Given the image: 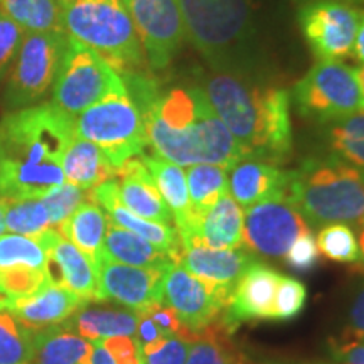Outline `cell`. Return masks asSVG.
I'll use <instances>...</instances> for the list:
<instances>
[{
    "label": "cell",
    "instance_id": "6da1fadb",
    "mask_svg": "<svg viewBox=\"0 0 364 364\" xmlns=\"http://www.w3.org/2000/svg\"><path fill=\"white\" fill-rule=\"evenodd\" d=\"M75 117L53 102L14 110L0 122V198L41 199L65 184L61 161Z\"/></svg>",
    "mask_w": 364,
    "mask_h": 364
},
{
    "label": "cell",
    "instance_id": "7a4b0ae2",
    "mask_svg": "<svg viewBox=\"0 0 364 364\" xmlns=\"http://www.w3.org/2000/svg\"><path fill=\"white\" fill-rule=\"evenodd\" d=\"M144 120L149 144L157 156L179 167L213 164L230 171L243 159L201 88L171 90L156 100Z\"/></svg>",
    "mask_w": 364,
    "mask_h": 364
},
{
    "label": "cell",
    "instance_id": "3957f363",
    "mask_svg": "<svg viewBox=\"0 0 364 364\" xmlns=\"http://www.w3.org/2000/svg\"><path fill=\"white\" fill-rule=\"evenodd\" d=\"M204 93L228 127L243 159L282 164L292 152L290 95L282 88L250 85L230 73H216Z\"/></svg>",
    "mask_w": 364,
    "mask_h": 364
},
{
    "label": "cell",
    "instance_id": "277c9868",
    "mask_svg": "<svg viewBox=\"0 0 364 364\" xmlns=\"http://www.w3.org/2000/svg\"><path fill=\"white\" fill-rule=\"evenodd\" d=\"M289 199L309 225L364 221V172L338 157L307 159L290 171Z\"/></svg>",
    "mask_w": 364,
    "mask_h": 364
},
{
    "label": "cell",
    "instance_id": "5b68a950",
    "mask_svg": "<svg viewBox=\"0 0 364 364\" xmlns=\"http://www.w3.org/2000/svg\"><path fill=\"white\" fill-rule=\"evenodd\" d=\"M63 31L98 53L117 73L139 68L144 48L122 0H63Z\"/></svg>",
    "mask_w": 364,
    "mask_h": 364
},
{
    "label": "cell",
    "instance_id": "8992f818",
    "mask_svg": "<svg viewBox=\"0 0 364 364\" xmlns=\"http://www.w3.org/2000/svg\"><path fill=\"white\" fill-rule=\"evenodd\" d=\"M80 139L98 145L115 169L149 145L145 120L127 88L108 93L75 118Z\"/></svg>",
    "mask_w": 364,
    "mask_h": 364
},
{
    "label": "cell",
    "instance_id": "52a82bcc",
    "mask_svg": "<svg viewBox=\"0 0 364 364\" xmlns=\"http://www.w3.org/2000/svg\"><path fill=\"white\" fill-rule=\"evenodd\" d=\"M186 34L215 68L247 39L252 0H179Z\"/></svg>",
    "mask_w": 364,
    "mask_h": 364
},
{
    "label": "cell",
    "instance_id": "ba28073f",
    "mask_svg": "<svg viewBox=\"0 0 364 364\" xmlns=\"http://www.w3.org/2000/svg\"><path fill=\"white\" fill-rule=\"evenodd\" d=\"M68 44L70 38L63 29L24 36L7 81L9 107H31L53 88Z\"/></svg>",
    "mask_w": 364,
    "mask_h": 364
},
{
    "label": "cell",
    "instance_id": "9c48e42d",
    "mask_svg": "<svg viewBox=\"0 0 364 364\" xmlns=\"http://www.w3.org/2000/svg\"><path fill=\"white\" fill-rule=\"evenodd\" d=\"M124 88L122 76L98 53L70 38L53 85V103L58 108L76 117L112 91Z\"/></svg>",
    "mask_w": 364,
    "mask_h": 364
},
{
    "label": "cell",
    "instance_id": "30bf717a",
    "mask_svg": "<svg viewBox=\"0 0 364 364\" xmlns=\"http://www.w3.org/2000/svg\"><path fill=\"white\" fill-rule=\"evenodd\" d=\"M294 100L299 113L318 122L341 120L364 110L356 70L339 61H318L295 85Z\"/></svg>",
    "mask_w": 364,
    "mask_h": 364
},
{
    "label": "cell",
    "instance_id": "8fae6325",
    "mask_svg": "<svg viewBox=\"0 0 364 364\" xmlns=\"http://www.w3.org/2000/svg\"><path fill=\"white\" fill-rule=\"evenodd\" d=\"M311 231L299 209L287 196H273L247 208L243 216V243L260 257H285L302 233Z\"/></svg>",
    "mask_w": 364,
    "mask_h": 364
},
{
    "label": "cell",
    "instance_id": "7c38bea8",
    "mask_svg": "<svg viewBox=\"0 0 364 364\" xmlns=\"http://www.w3.org/2000/svg\"><path fill=\"white\" fill-rule=\"evenodd\" d=\"M154 70L169 66L186 39L179 0H122Z\"/></svg>",
    "mask_w": 364,
    "mask_h": 364
},
{
    "label": "cell",
    "instance_id": "4fadbf2b",
    "mask_svg": "<svg viewBox=\"0 0 364 364\" xmlns=\"http://www.w3.org/2000/svg\"><path fill=\"white\" fill-rule=\"evenodd\" d=\"M299 22L321 61H338L353 53L359 26V12L354 7L334 0H318L300 9Z\"/></svg>",
    "mask_w": 364,
    "mask_h": 364
},
{
    "label": "cell",
    "instance_id": "5bb4252c",
    "mask_svg": "<svg viewBox=\"0 0 364 364\" xmlns=\"http://www.w3.org/2000/svg\"><path fill=\"white\" fill-rule=\"evenodd\" d=\"M98 302L113 300L132 311H144L162 304V282L166 268L130 267L108 258L103 252L97 258Z\"/></svg>",
    "mask_w": 364,
    "mask_h": 364
},
{
    "label": "cell",
    "instance_id": "9a60e30c",
    "mask_svg": "<svg viewBox=\"0 0 364 364\" xmlns=\"http://www.w3.org/2000/svg\"><path fill=\"white\" fill-rule=\"evenodd\" d=\"M255 262H257V257L248 248L216 250L199 241H191L182 248L177 265L198 277L208 287L209 292L228 306L235 285Z\"/></svg>",
    "mask_w": 364,
    "mask_h": 364
},
{
    "label": "cell",
    "instance_id": "2e32d148",
    "mask_svg": "<svg viewBox=\"0 0 364 364\" xmlns=\"http://www.w3.org/2000/svg\"><path fill=\"white\" fill-rule=\"evenodd\" d=\"M162 306L174 309L182 324L193 332L220 321L226 309L198 277L177 263H171L164 273Z\"/></svg>",
    "mask_w": 364,
    "mask_h": 364
},
{
    "label": "cell",
    "instance_id": "e0dca14e",
    "mask_svg": "<svg viewBox=\"0 0 364 364\" xmlns=\"http://www.w3.org/2000/svg\"><path fill=\"white\" fill-rule=\"evenodd\" d=\"M36 240L48 257L46 275L49 284L70 290L86 304L98 300L97 267L83 252L63 238L54 228H49Z\"/></svg>",
    "mask_w": 364,
    "mask_h": 364
},
{
    "label": "cell",
    "instance_id": "ac0fdd59",
    "mask_svg": "<svg viewBox=\"0 0 364 364\" xmlns=\"http://www.w3.org/2000/svg\"><path fill=\"white\" fill-rule=\"evenodd\" d=\"M280 277L265 263H252L235 285L221 316L226 329L233 332L236 326L250 321H273V300Z\"/></svg>",
    "mask_w": 364,
    "mask_h": 364
},
{
    "label": "cell",
    "instance_id": "d6986e66",
    "mask_svg": "<svg viewBox=\"0 0 364 364\" xmlns=\"http://www.w3.org/2000/svg\"><path fill=\"white\" fill-rule=\"evenodd\" d=\"M88 199L91 203L102 206L108 213V221L110 225L124 228L127 231H132L140 238L147 240L154 247L161 252L169 255V258L174 263H179L182 247L179 233L174 226L161 225V223L144 220V218L134 215L130 209H127L120 201V193H118L117 181H105L97 188L90 189Z\"/></svg>",
    "mask_w": 364,
    "mask_h": 364
},
{
    "label": "cell",
    "instance_id": "ffe728a7",
    "mask_svg": "<svg viewBox=\"0 0 364 364\" xmlns=\"http://www.w3.org/2000/svg\"><path fill=\"white\" fill-rule=\"evenodd\" d=\"M27 329L38 332L63 324L86 306L85 300L63 287L48 284L29 297L7 299L4 304Z\"/></svg>",
    "mask_w": 364,
    "mask_h": 364
},
{
    "label": "cell",
    "instance_id": "44dd1931",
    "mask_svg": "<svg viewBox=\"0 0 364 364\" xmlns=\"http://www.w3.org/2000/svg\"><path fill=\"white\" fill-rule=\"evenodd\" d=\"M118 177V193L120 201L127 209L144 220L161 223V225H174L172 213L164 203L156 182L142 159L132 157L122 164L115 172ZM176 228V225H174Z\"/></svg>",
    "mask_w": 364,
    "mask_h": 364
},
{
    "label": "cell",
    "instance_id": "7402d4cb",
    "mask_svg": "<svg viewBox=\"0 0 364 364\" xmlns=\"http://www.w3.org/2000/svg\"><path fill=\"white\" fill-rule=\"evenodd\" d=\"M290 171L258 159H241L230 169L228 193L240 206L250 208L273 196L289 198Z\"/></svg>",
    "mask_w": 364,
    "mask_h": 364
},
{
    "label": "cell",
    "instance_id": "603a6c76",
    "mask_svg": "<svg viewBox=\"0 0 364 364\" xmlns=\"http://www.w3.org/2000/svg\"><path fill=\"white\" fill-rule=\"evenodd\" d=\"M191 241H199L216 250L243 247V211L230 193L221 196L215 206L191 226L181 247L184 248Z\"/></svg>",
    "mask_w": 364,
    "mask_h": 364
},
{
    "label": "cell",
    "instance_id": "cb8c5ba5",
    "mask_svg": "<svg viewBox=\"0 0 364 364\" xmlns=\"http://www.w3.org/2000/svg\"><path fill=\"white\" fill-rule=\"evenodd\" d=\"M140 156H142L140 159H142L154 182H156L157 191L161 193L164 203L167 204V208L172 213L179 238H184L191 228V220H193L186 172L182 171V167L159 157L157 154H152V156L140 154Z\"/></svg>",
    "mask_w": 364,
    "mask_h": 364
},
{
    "label": "cell",
    "instance_id": "d4e9b609",
    "mask_svg": "<svg viewBox=\"0 0 364 364\" xmlns=\"http://www.w3.org/2000/svg\"><path fill=\"white\" fill-rule=\"evenodd\" d=\"M63 174L70 184L81 189H93L115 177L117 169L108 162L102 149L90 140L75 136L61 161Z\"/></svg>",
    "mask_w": 364,
    "mask_h": 364
},
{
    "label": "cell",
    "instance_id": "484cf974",
    "mask_svg": "<svg viewBox=\"0 0 364 364\" xmlns=\"http://www.w3.org/2000/svg\"><path fill=\"white\" fill-rule=\"evenodd\" d=\"M93 344L66 324H58L34 334V358L31 364H85Z\"/></svg>",
    "mask_w": 364,
    "mask_h": 364
},
{
    "label": "cell",
    "instance_id": "4316f807",
    "mask_svg": "<svg viewBox=\"0 0 364 364\" xmlns=\"http://www.w3.org/2000/svg\"><path fill=\"white\" fill-rule=\"evenodd\" d=\"M56 230L63 238L71 241L80 252H83L91 262L97 263V258L103 250L108 218L98 204L85 201Z\"/></svg>",
    "mask_w": 364,
    "mask_h": 364
},
{
    "label": "cell",
    "instance_id": "83f0119b",
    "mask_svg": "<svg viewBox=\"0 0 364 364\" xmlns=\"http://www.w3.org/2000/svg\"><path fill=\"white\" fill-rule=\"evenodd\" d=\"M102 252L112 260L130 267L166 268L171 263H174L169 258V255L161 252L147 240L115 225L108 226Z\"/></svg>",
    "mask_w": 364,
    "mask_h": 364
},
{
    "label": "cell",
    "instance_id": "f1b7e54d",
    "mask_svg": "<svg viewBox=\"0 0 364 364\" xmlns=\"http://www.w3.org/2000/svg\"><path fill=\"white\" fill-rule=\"evenodd\" d=\"M70 326L91 343L117 336H136L139 312L122 309H81L73 316Z\"/></svg>",
    "mask_w": 364,
    "mask_h": 364
},
{
    "label": "cell",
    "instance_id": "f546056e",
    "mask_svg": "<svg viewBox=\"0 0 364 364\" xmlns=\"http://www.w3.org/2000/svg\"><path fill=\"white\" fill-rule=\"evenodd\" d=\"M186 181H188L191 216H193L191 226H193L215 206L221 196L228 193V169L223 166H213V164H198V166H191L186 172ZM184 238H181V241Z\"/></svg>",
    "mask_w": 364,
    "mask_h": 364
},
{
    "label": "cell",
    "instance_id": "4dcf8cb0",
    "mask_svg": "<svg viewBox=\"0 0 364 364\" xmlns=\"http://www.w3.org/2000/svg\"><path fill=\"white\" fill-rule=\"evenodd\" d=\"M0 14L27 34L63 29V0H0Z\"/></svg>",
    "mask_w": 364,
    "mask_h": 364
},
{
    "label": "cell",
    "instance_id": "1f68e13d",
    "mask_svg": "<svg viewBox=\"0 0 364 364\" xmlns=\"http://www.w3.org/2000/svg\"><path fill=\"white\" fill-rule=\"evenodd\" d=\"M230 334L221 318L196 332L186 364H238L241 354L235 351Z\"/></svg>",
    "mask_w": 364,
    "mask_h": 364
},
{
    "label": "cell",
    "instance_id": "d6a6232c",
    "mask_svg": "<svg viewBox=\"0 0 364 364\" xmlns=\"http://www.w3.org/2000/svg\"><path fill=\"white\" fill-rule=\"evenodd\" d=\"M34 331L27 329L0 304V364H31L34 358Z\"/></svg>",
    "mask_w": 364,
    "mask_h": 364
},
{
    "label": "cell",
    "instance_id": "836d02e7",
    "mask_svg": "<svg viewBox=\"0 0 364 364\" xmlns=\"http://www.w3.org/2000/svg\"><path fill=\"white\" fill-rule=\"evenodd\" d=\"M329 144L334 157L364 172V110L336 120Z\"/></svg>",
    "mask_w": 364,
    "mask_h": 364
},
{
    "label": "cell",
    "instance_id": "e575fe53",
    "mask_svg": "<svg viewBox=\"0 0 364 364\" xmlns=\"http://www.w3.org/2000/svg\"><path fill=\"white\" fill-rule=\"evenodd\" d=\"M6 228L14 235L39 238L51 228L49 213L41 199H4Z\"/></svg>",
    "mask_w": 364,
    "mask_h": 364
},
{
    "label": "cell",
    "instance_id": "d590c367",
    "mask_svg": "<svg viewBox=\"0 0 364 364\" xmlns=\"http://www.w3.org/2000/svg\"><path fill=\"white\" fill-rule=\"evenodd\" d=\"M46 260L48 257L38 240L14 233L0 236V270L12 267L46 270Z\"/></svg>",
    "mask_w": 364,
    "mask_h": 364
},
{
    "label": "cell",
    "instance_id": "8d00e7d4",
    "mask_svg": "<svg viewBox=\"0 0 364 364\" xmlns=\"http://www.w3.org/2000/svg\"><path fill=\"white\" fill-rule=\"evenodd\" d=\"M316 243L318 252L332 262L354 263L361 258L354 230L346 223H332V225L322 226Z\"/></svg>",
    "mask_w": 364,
    "mask_h": 364
},
{
    "label": "cell",
    "instance_id": "74e56055",
    "mask_svg": "<svg viewBox=\"0 0 364 364\" xmlns=\"http://www.w3.org/2000/svg\"><path fill=\"white\" fill-rule=\"evenodd\" d=\"M46 270H34L27 267H12L0 270V289L9 299L29 297L48 285Z\"/></svg>",
    "mask_w": 364,
    "mask_h": 364
},
{
    "label": "cell",
    "instance_id": "f35d334b",
    "mask_svg": "<svg viewBox=\"0 0 364 364\" xmlns=\"http://www.w3.org/2000/svg\"><path fill=\"white\" fill-rule=\"evenodd\" d=\"M86 198H88L86 189H81L78 186L68 182V184H61L49 191L48 194L41 198V201L48 209L51 226L58 228L86 201Z\"/></svg>",
    "mask_w": 364,
    "mask_h": 364
},
{
    "label": "cell",
    "instance_id": "ab89813d",
    "mask_svg": "<svg viewBox=\"0 0 364 364\" xmlns=\"http://www.w3.org/2000/svg\"><path fill=\"white\" fill-rule=\"evenodd\" d=\"M307 300V289L292 277H280L273 300V321H290L302 312Z\"/></svg>",
    "mask_w": 364,
    "mask_h": 364
},
{
    "label": "cell",
    "instance_id": "60d3db41",
    "mask_svg": "<svg viewBox=\"0 0 364 364\" xmlns=\"http://www.w3.org/2000/svg\"><path fill=\"white\" fill-rule=\"evenodd\" d=\"M193 341L172 336L145 346L142 348L144 364H186Z\"/></svg>",
    "mask_w": 364,
    "mask_h": 364
},
{
    "label": "cell",
    "instance_id": "b9f144b4",
    "mask_svg": "<svg viewBox=\"0 0 364 364\" xmlns=\"http://www.w3.org/2000/svg\"><path fill=\"white\" fill-rule=\"evenodd\" d=\"M318 248L312 231L302 233L285 253V263L295 272H309L317 265Z\"/></svg>",
    "mask_w": 364,
    "mask_h": 364
},
{
    "label": "cell",
    "instance_id": "7bdbcfd3",
    "mask_svg": "<svg viewBox=\"0 0 364 364\" xmlns=\"http://www.w3.org/2000/svg\"><path fill=\"white\" fill-rule=\"evenodd\" d=\"M24 31L16 22L0 14V78L6 75L9 66H12L14 59L19 53Z\"/></svg>",
    "mask_w": 364,
    "mask_h": 364
},
{
    "label": "cell",
    "instance_id": "ee69618b",
    "mask_svg": "<svg viewBox=\"0 0 364 364\" xmlns=\"http://www.w3.org/2000/svg\"><path fill=\"white\" fill-rule=\"evenodd\" d=\"M147 316L156 322V326L159 327V331L162 332L164 338H172V336H179V338L184 339H194L196 332L189 331L188 327L181 322V318L177 317V314L174 312V309L162 306V304H154L144 311Z\"/></svg>",
    "mask_w": 364,
    "mask_h": 364
},
{
    "label": "cell",
    "instance_id": "f6af8a7d",
    "mask_svg": "<svg viewBox=\"0 0 364 364\" xmlns=\"http://www.w3.org/2000/svg\"><path fill=\"white\" fill-rule=\"evenodd\" d=\"M105 346L117 364H144V354L140 346L135 339L127 338V336H117V338L103 339Z\"/></svg>",
    "mask_w": 364,
    "mask_h": 364
},
{
    "label": "cell",
    "instance_id": "bcb514c9",
    "mask_svg": "<svg viewBox=\"0 0 364 364\" xmlns=\"http://www.w3.org/2000/svg\"><path fill=\"white\" fill-rule=\"evenodd\" d=\"M331 354L339 364H364V343L341 336V339L331 341Z\"/></svg>",
    "mask_w": 364,
    "mask_h": 364
},
{
    "label": "cell",
    "instance_id": "7dc6e473",
    "mask_svg": "<svg viewBox=\"0 0 364 364\" xmlns=\"http://www.w3.org/2000/svg\"><path fill=\"white\" fill-rule=\"evenodd\" d=\"M343 336L361 341L364 338V285H361V289L354 295L348 312V327L344 329Z\"/></svg>",
    "mask_w": 364,
    "mask_h": 364
},
{
    "label": "cell",
    "instance_id": "c3c4849f",
    "mask_svg": "<svg viewBox=\"0 0 364 364\" xmlns=\"http://www.w3.org/2000/svg\"><path fill=\"white\" fill-rule=\"evenodd\" d=\"M86 363L88 364H117L115 359L112 358V354L105 349L102 341L93 343V349H91V354Z\"/></svg>",
    "mask_w": 364,
    "mask_h": 364
},
{
    "label": "cell",
    "instance_id": "681fc988",
    "mask_svg": "<svg viewBox=\"0 0 364 364\" xmlns=\"http://www.w3.org/2000/svg\"><path fill=\"white\" fill-rule=\"evenodd\" d=\"M354 54L364 65V12L359 14V26L356 39H354Z\"/></svg>",
    "mask_w": 364,
    "mask_h": 364
},
{
    "label": "cell",
    "instance_id": "f907efd6",
    "mask_svg": "<svg viewBox=\"0 0 364 364\" xmlns=\"http://www.w3.org/2000/svg\"><path fill=\"white\" fill-rule=\"evenodd\" d=\"M6 206H4V198H0V236L6 233Z\"/></svg>",
    "mask_w": 364,
    "mask_h": 364
},
{
    "label": "cell",
    "instance_id": "816d5d0a",
    "mask_svg": "<svg viewBox=\"0 0 364 364\" xmlns=\"http://www.w3.org/2000/svg\"><path fill=\"white\" fill-rule=\"evenodd\" d=\"M358 245H359V255H361V260L364 263V221L359 225V240H358Z\"/></svg>",
    "mask_w": 364,
    "mask_h": 364
},
{
    "label": "cell",
    "instance_id": "f5cc1de1",
    "mask_svg": "<svg viewBox=\"0 0 364 364\" xmlns=\"http://www.w3.org/2000/svg\"><path fill=\"white\" fill-rule=\"evenodd\" d=\"M358 73V80H359V86H361V91H363V100H364V65L356 70Z\"/></svg>",
    "mask_w": 364,
    "mask_h": 364
},
{
    "label": "cell",
    "instance_id": "db71d44e",
    "mask_svg": "<svg viewBox=\"0 0 364 364\" xmlns=\"http://www.w3.org/2000/svg\"><path fill=\"white\" fill-rule=\"evenodd\" d=\"M7 299H9L7 295L2 292V289H0V304H6V300H7Z\"/></svg>",
    "mask_w": 364,
    "mask_h": 364
},
{
    "label": "cell",
    "instance_id": "11a10c76",
    "mask_svg": "<svg viewBox=\"0 0 364 364\" xmlns=\"http://www.w3.org/2000/svg\"><path fill=\"white\" fill-rule=\"evenodd\" d=\"M344 2H351V4H364V0H344Z\"/></svg>",
    "mask_w": 364,
    "mask_h": 364
},
{
    "label": "cell",
    "instance_id": "9f6ffc18",
    "mask_svg": "<svg viewBox=\"0 0 364 364\" xmlns=\"http://www.w3.org/2000/svg\"><path fill=\"white\" fill-rule=\"evenodd\" d=\"M363 343H364V338H363Z\"/></svg>",
    "mask_w": 364,
    "mask_h": 364
},
{
    "label": "cell",
    "instance_id": "6f0895ef",
    "mask_svg": "<svg viewBox=\"0 0 364 364\" xmlns=\"http://www.w3.org/2000/svg\"><path fill=\"white\" fill-rule=\"evenodd\" d=\"M85 364H88V363H85Z\"/></svg>",
    "mask_w": 364,
    "mask_h": 364
}]
</instances>
